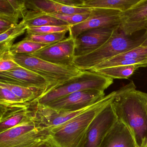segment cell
Wrapping results in <instances>:
<instances>
[{"mask_svg":"<svg viewBox=\"0 0 147 147\" xmlns=\"http://www.w3.org/2000/svg\"><path fill=\"white\" fill-rule=\"evenodd\" d=\"M119 26L104 27L88 30L81 33L75 39V57L88 55L102 46Z\"/></svg>","mask_w":147,"mask_h":147,"instance_id":"30bf717a","label":"cell"},{"mask_svg":"<svg viewBox=\"0 0 147 147\" xmlns=\"http://www.w3.org/2000/svg\"><path fill=\"white\" fill-rule=\"evenodd\" d=\"M27 11L26 1L0 0V15L19 20L24 18Z\"/></svg>","mask_w":147,"mask_h":147,"instance_id":"d6986e66","label":"cell"},{"mask_svg":"<svg viewBox=\"0 0 147 147\" xmlns=\"http://www.w3.org/2000/svg\"><path fill=\"white\" fill-rule=\"evenodd\" d=\"M118 30L104 44L91 53L74 58L73 65L81 71H88L99 63L140 46V39H132Z\"/></svg>","mask_w":147,"mask_h":147,"instance_id":"3957f363","label":"cell"},{"mask_svg":"<svg viewBox=\"0 0 147 147\" xmlns=\"http://www.w3.org/2000/svg\"><path fill=\"white\" fill-rule=\"evenodd\" d=\"M75 40L69 36L37 52L28 54L58 65H73L75 57Z\"/></svg>","mask_w":147,"mask_h":147,"instance_id":"8fae6325","label":"cell"},{"mask_svg":"<svg viewBox=\"0 0 147 147\" xmlns=\"http://www.w3.org/2000/svg\"><path fill=\"white\" fill-rule=\"evenodd\" d=\"M147 28V0H140L121 14L119 30L126 36Z\"/></svg>","mask_w":147,"mask_h":147,"instance_id":"4fadbf2b","label":"cell"},{"mask_svg":"<svg viewBox=\"0 0 147 147\" xmlns=\"http://www.w3.org/2000/svg\"><path fill=\"white\" fill-rule=\"evenodd\" d=\"M29 104L12 107L0 106V132L11 129L30 119L32 116L28 108Z\"/></svg>","mask_w":147,"mask_h":147,"instance_id":"9a60e30c","label":"cell"},{"mask_svg":"<svg viewBox=\"0 0 147 147\" xmlns=\"http://www.w3.org/2000/svg\"><path fill=\"white\" fill-rule=\"evenodd\" d=\"M56 1L67 6L74 7H83L84 0H55Z\"/></svg>","mask_w":147,"mask_h":147,"instance_id":"1f68e13d","label":"cell"},{"mask_svg":"<svg viewBox=\"0 0 147 147\" xmlns=\"http://www.w3.org/2000/svg\"><path fill=\"white\" fill-rule=\"evenodd\" d=\"M28 28L25 22L22 20L18 25L0 34V46L11 48L15 39L26 32Z\"/></svg>","mask_w":147,"mask_h":147,"instance_id":"7402d4cb","label":"cell"},{"mask_svg":"<svg viewBox=\"0 0 147 147\" xmlns=\"http://www.w3.org/2000/svg\"><path fill=\"white\" fill-rule=\"evenodd\" d=\"M28 27L51 26H68L67 24L62 20L51 17L47 13L41 12L30 10L28 11L23 19Z\"/></svg>","mask_w":147,"mask_h":147,"instance_id":"e0dca14e","label":"cell"},{"mask_svg":"<svg viewBox=\"0 0 147 147\" xmlns=\"http://www.w3.org/2000/svg\"><path fill=\"white\" fill-rule=\"evenodd\" d=\"M122 12L117 10L92 8L89 17L82 23L69 26V36L75 39L88 30L104 27L119 26Z\"/></svg>","mask_w":147,"mask_h":147,"instance_id":"52a82bcc","label":"cell"},{"mask_svg":"<svg viewBox=\"0 0 147 147\" xmlns=\"http://www.w3.org/2000/svg\"><path fill=\"white\" fill-rule=\"evenodd\" d=\"M118 92L111 103L117 120L128 127L137 147H144L147 144V93L136 90L132 81Z\"/></svg>","mask_w":147,"mask_h":147,"instance_id":"6da1fadb","label":"cell"},{"mask_svg":"<svg viewBox=\"0 0 147 147\" xmlns=\"http://www.w3.org/2000/svg\"><path fill=\"white\" fill-rule=\"evenodd\" d=\"M117 121L111 103L101 111L91 123L84 147H100L105 137Z\"/></svg>","mask_w":147,"mask_h":147,"instance_id":"9c48e42d","label":"cell"},{"mask_svg":"<svg viewBox=\"0 0 147 147\" xmlns=\"http://www.w3.org/2000/svg\"><path fill=\"white\" fill-rule=\"evenodd\" d=\"M19 20L4 15H0V34L18 24Z\"/></svg>","mask_w":147,"mask_h":147,"instance_id":"4dcf8cb0","label":"cell"},{"mask_svg":"<svg viewBox=\"0 0 147 147\" xmlns=\"http://www.w3.org/2000/svg\"><path fill=\"white\" fill-rule=\"evenodd\" d=\"M113 92L89 110L50 131L48 142L55 147H84L89 126L96 116L112 103L118 94Z\"/></svg>","mask_w":147,"mask_h":147,"instance_id":"7a4b0ae2","label":"cell"},{"mask_svg":"<svg viewBox=\"0 0 147 147\" xmlns=\"http://www.w3.org/2000/svg\"><path fill=\"white\" fill-rule=\"evenodd\" d=\"M146 67L143 65L116 66L98 69L93 72L113 79H127L139 68Z\"/></svg>","mask_w":147,"mask_h":147,"instance_id":"ffe728a7","label":"cell"},{"mask_svg":"<svg viewBox=\"0 0 147 147\" xmlns=\"http://www.w3.org/2000/svg\"><path fill=\"white\" fill-rule=\"evenodd\" d=\"M100 147H138L128 127L117 120L105 137Z\"/></svg>","mask_w":147,"mask_h":147,"instance_id":"2e32d148","label":"cell"},{"mask_svg":"<svg viewBox=\"0 0 147 147\" xmlns=\"http://www.w3.org/2000/svg\"><path fill=\"white\" fill-rule=\"evenodd\" d=\"M143 57H147V47L139 46L121 53L110 59H136Z\"/></svg>","mask_w":147,"mask_h":147,"instance_id":"f546056e","label":"cell"},{"mask_svg":"<svg viewBox=\"0 0 147 147\" xmlns=\"http://www.w3.org/2000/svg\"><path fill=\"white\" fill-rule=\"evenodd\" d=\"M8 88L0 86V106L12 107L27 105Z\"/></svg>","mask_w":147,"mask_h":147,"instance_id":"d4e9b609","label":"cell"},{"mask_svg":"<svg viewBox=\"0 0 147 147\" xmlns=\"http://www.w3.org/2000/svg\"><path fill=\"white\" fill-rule=\"evenodd\" d=\"M11 50L0 52V72L9 71L20 67Z\"/></svg>","mask_w":147,"mask_h":147,"instance_id":"4316f807","label":"cell"},{"mask_svg":"<svg viewBox=\"0 0 147 147\" xmlns=\"http://www.w3.org/2000/svg\"><path fill=\"white\" fill-rule=\"evenodd\" d=\"M69 26H47L28 27L26 30V35H40L51 34L63 32H69Z\"/></svg>","mask_w":147,"mask_h":147,"instance_id":"f1b7e54d","label":"cell"},{"mask_svg":"<svg viewBox=\"0 0 147 147\" xmlns=\"http://www.w3.org/2000/svg\"><path fill=\"white\" fill-rule=\"evenodd\" d=\"M140 0H84L83 7L104 8L123 13L130 9Z\"/></svg>","mask_w":147,"mask_h":147,"instance_id":"ac0fdd59","label":"cell"},{"mask_svg":"<svg viewBox=\"0 0 147 147\" xmlns=\"http://www.w3.org/2000/svg\"><path fill=\"white\" fill-rule=\"evenodd\" d=\"M105 96L104 91L83 90L68 94L42 105L58 111H77L94 105Z\"/></svg>","mask_w":147,"mask_h":147,"instance_id":"ba28073f","label":"cell"},{"mask_svg":"<svg viewBox=\"0 0 147 147\" xmlns=\"http://www.w3.org/2000/svg\"><path fill=\"white\" fill-rule=\"evenodd\" d=\"M67 32L65 31L51 34L26 35L24 39L39 43L54 44L65 39Z\"/></svg>","mask_w":147,"mask_h":147,"instance_id":"484cf974","label":"cell"},{"mask_svg":"<svg viewBox=\"0 0 147 147\" xmlns=\"http://www.w3.org/2000/svg\"><path fill=\"white\" fill-rule=\"evenodd\" d=\"M53 44L39 43L32 41L23 39L19 42L14 44L11 51L14 56L24 54H30L37 52Z\"/></svg>","mask_w":147,"mask_h":147,"instance_id":"603a6c76","label":"cell"},{"mask_svg":"<svg viewBox=\"0 0 147 147\" xmlns=\"http://www.w3.org/2000/svg\"><path fill=\"white\" fill-rule=\"evenodd\" d=\"M0 82L41 89L44 92L42 95L46 93L49 87L43 77L22 66L9 71L0 72Z\"/></svg>","mask_w":147,"mask_h":147,"instance_id":"7c38bea8","label":"cell"},{"mask_svg":"<svg viewBox=\"0 0 147 147\" xmlns=\"http://www.w3.org/2000/svg\"><path fill=\"white\" fill-rule=\"evenodd\" d=\"M50 131L31 118L0 132V147H37L49 140Z\"/></svg>","mask_w":147,"mask_h":147,"instance_id":"8992f818","label":"cell"},{"mask_svg":"<svg viewBox=\"0 0 147 147\" xmlns=\"http://www.w3.org/2000/svg\"><path fill=\"white\" fill-rule=\"evenodd\" d=\"M14 58L19 65L38 74L48 82L49 87L46 93L82 72L74 65L54 64L28 54L17 55Z\"/></svg>","mask_w":147,"mask_h":147,"instance_id":"5b68a950","label":"cell"},{"mask_svg":"<svg viewBox=\"0 0 147 147\" xmlns=\"http://www.w3.org/2000/svg\"><path fill=\"white\" fill-rule=\"evenodd\" d=\"M145 30L144 34L140 38V46L142 47H147V28Z\"/></svg>","mask_w":147,"mask_h":147,"instance_id":"d6a6232c","label":"cell"},{"mask_svg":"<svg viewBox=\"0 0 147 147\" xmlns=\"http://www.w3.org/2000/svg\"><path fill=\"white\" fill-rule=\"evenodd\" d=\"M27 9L48 14H77L91 12L92 8L74 7L60 4L55 0L26 1Z\"/></svg>","mask_w":147,"mask_h":147,"instance_id":"5bb4252c","label":"cell"},{"mask_svg":"<svg viewBox=\"0 0 147 147\" xmlns=\"http://www.w3.org/2000/svg\"><path fill=\"white\" fill-rule=\"evenodd\" d=\"M51 147H55V146H54V145H52V144H51Z\"/></svg>","mask_w":147,"mask_h":147,"instance_id":"e575fe53","label":"cell"},{"mask_svg":"<svg viewBox=\"0 0 147 147\" xmlns=\"http://www.w3.org/2000/svg\"><path fill=\"white\" fill-rule=\"evenodd\" d=\"M113 79L89 71H82L63 84L53 88L33 101L45 105L73 93L86 90L105 91L113 83Z\"/></svg>","mask_w":147,"mask_h":147,"instance_id":"277c9868","label":"cell"},{"mask_svg":"<svg viewBox=\"0 0 147 147\" xmlns=\"http://www.w3.org/2000/svg\"><path fill=\"white\" fill-rule=\"evenodd\" d=\"M132 65H143L147 66V57L136 59H121L118 60L109 59L96 65L88 71L94 72L95 70L111 67Z\"/></svg>","mask_w":147,"mask_h":147,"instance_id":"cb8c5ba5","label":"cell"},{"mask_svg":"<svg viewBox=\"0 0 147 147\" xmlns=\"http://www.w3.org/2000/svg\"><path fill=\"white\" fill-rule=\"evenodd\" d=\"M37 147H51V145L49 142H45Z\"/></svg>","mask_w":147,"mask_h":147,"instance_id":"836d02e7","label":"cell"},{"mask_svg":"<svg viewBox=\"0 0 147 147\" xmlns=\"http://www.w3.org/2000/svg\"><path fill=\"white\" fill-rule=\"evenodd\" d=\"M90 12L77 14H48L49 16L54 17L67 23L70 26L76 25L82 23L89 17Z\"/></svg>","mask_w":147,"mask_h":147,"instance_id":"83f0119b","label":"cell"},{"mask_svg":"<svg viewBox=\"0 0 147 147\" xmlns=\"http://www.w3.org/2000/svg\"><path fill=\"white\" fill-rule=\"evenodd\" d=\"M147 147V144H146V146H145V147Z\"/></svg>","mask_w":147,"mask_h":147,"instance_id":"d590c367","label":"cell"},{"mask_svg":"<svg viewBox=\"0 0 147 147\" xmlns=\"http://www.w3.org/2000/svg\"><path fill=\"white\" fill-rule=\"evenodd\" d=\"M0 86L5 87L26 103H31L43 94L41 89L0 82Z\"/></svg>","mask_w":147,"mask_h":147,"instance_id":"44dd1931","label":"cell"}]
</instances>
